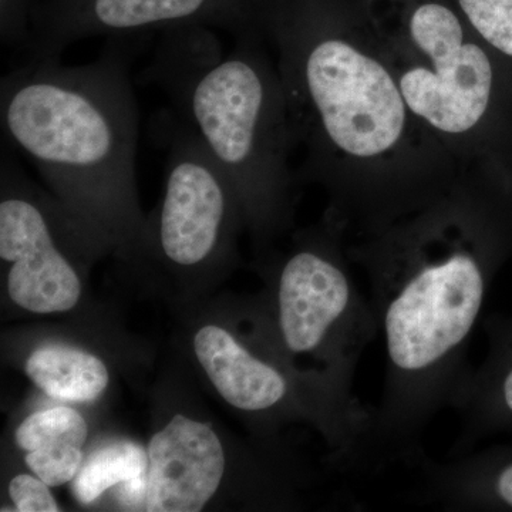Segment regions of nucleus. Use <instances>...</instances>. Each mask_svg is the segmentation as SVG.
Segmentation results:
<instances>
[{
  "instance_id": "nucleus-9",
  "label": "nucleus",
  "mask_w": 512,
  "mask_h": 512,
  "mask_svg": "<svg viewBox=\"0 0 512 512\" xmlns=\"http://www.w3.org/2000/svg\"><path fill=\"white\" fill-rule=\"evenodd\" d=\"M348 303V281L335 265L313 252L292 256L279 282V320L288 349L318 348Z\"/></svg>"
},
{
  "instance_id": "nucleus-13",
  "label": "nucleus",
  "mask_w": 512,
  "mask_h": 512,
  "mask_svg": "<svg viewBox=\"0 0 512 512\" xmlns=\"http://www.w3.org/2000/svg\"><path fill=\"white\" fill-rule=\"evenodd\" d=\"M86 420L72 407L57 406L26 417L15 431V443L20 450L29 451L56 444H86Z\"/></svg>"
},
{
  "instance_id": "nucleus-15",
  "label": "nucleus",
  "mask_w": 512,
  "mask_h": 512,
  "mask_svg": "<svg viewBox=\"0 0 512 512\" xmlns=\"http://www.w3.org/2000/svg\"><path fill=\"white\" fill-rule=\"evenodd\" d=\"M26 466L49 487L70 483L83 466L82 447L56 444L36 448L26 454Z\"/></svg>"
},
{
  "instance_id": "nucleus-1",
  "label": "nucleus",
  "mask_w": 512,
  "mask_h": 512,
  "mask_svg": "<svg viewBox=\"0 0 512 512\" xmlns=\"http://www.w3.org/2000/svg\"><path fill=\"white\" fill-rule=\"evenodd\" d=\"M0 120L9 143L84 227L120 241L137 237L138 114L119 47L82 66L29 60L3 79Z\"/></svg>"
},
{
  "instance_id": "nucleus-2",
  "label": "nucleus",
  "mask_w": 512,
  "mask_h": 512,
  "mask_svg": "<svg viewBox=\"0 0 512 512\" xmlns=\"http://www.w3.org/2000/svg\"><path fill=\"white\" fill-rule=\"evenodd\" d=\"M303 82L326 134L357 157H372L396 144L404 126L403 94L390 74L340 40L312 46Z\"/></svg>"
},
{
  "instance_id": "nucleus-17",
  "label": "nucleus",
  "mask_w": 512,
  "mask_h": 512,
  "mask_svg": "<svg viewBox=\"0 0 512 512\" xmlns=\"http://www.w3.org/2000/svg\"><path fill=\"white\" fill-rule=\"evenodd\" d=\"M2 37L6 43L29 42L25 0H2Z\"/></svg>"
},
{
  "instance_id": "nucleus-12",
  "label": "nucleus",
  "mask_w": 512,
  "mask_h": 512,
  "mask_svg": "<svg viewBox=\"0 0 512 512\" xmlns=\"http://www.w3.org/2000/svg\"><path fill=\"white\" fill-rule=\"evenodd\" d=\"M148 466V453L137 444L116 443L100 448L74 477V498L82 505L93 504L111 487L147 478Z\"/></svg>"
},
{
  "instance_id": "nucleus-14",
  "label": "nucleus",
  "mask_w": 512,
  "mask_h": 512,
  "mask_svg": "<svg viewBox=\"0 0 512 512\" xmlns=\"http://www.w3.org/2000/svg\"><path fill=\"white\" fill-rule=\"evenodd\" d=\"M460 5L487 42L512 56V0H460Z\"/></svg>"
},
{
  "instance_id": "nucleus-10",
  "label": "nucleus",
  "mask_w": 512,
  "mask_h": 512,
  "mask_svg": "<svg viewBox=\"0 0 512 512\" xmlns=\"http://www.w3.org/2000/svg\"><path fill=\"white\" fill-rule=\"evenodd\" d=\"M194 352L222 399L244 412H261L284 399V377L252 356L227 329L205 325L194 338Z\"/></svg>"
},
{
  "instance_id": "nucleus-7",
  "label": "nucleus",
  "mask_w": 512,
  "mask_h": 512,
  "mask_svg": "<svg viewBox=\"0 0 512 512\" xmlns=\"http://www.w3.org/2000/svg\"><path fill=\"white\" fill-rule=\"evenodd\" d=\"M242 0H47L36 15L29 60L60 57L84 37L148 29L232 25Z\"/></svg>"
},
{
  "instance_id": "nucleus-5",
  "label": "nucleus",
  "mask_w": 512,
  "mask_h": 512,
  "mask_svg": "<svg viewBox=\"0 0 512 512\" xmlns=\"http://www.w3.org/2000/svg\"><path fill=\"white\" fill-rule=\"evenodd\" d=\"M483 296V275L466 255L424 269L387 311V346L394 365L421 370L456 348L473 328Z\"/></svg>"
},
{
  "instance_id": "nucleus-18",
  "label": "nucleus",
  "mask_w": 512,
  "mask_h": 512,
  "mask_svg": "<svg viewBox=\"0 0 512 512\" xmlns=\"http://www.w3.org/2000/svg\"><path fill=\"white\" fill-rule=\"evenodd\" d=\"M498 493L501 498L512 507V466L505 468L498 478L497 483Z\"/></svg>"
},
{
  "instance_id": "nucleus-4",
  "label": "nucleus",
  "mask_w": 512,
  "mask_h": 512,
  "mask_svg": "<svg viewBox=\"0 0 512 512\" xmlns=\"http://www.w3.org/2000/svg\"><path fill=\"white\" fill-rule=\"evenodd\" d=\"M0 258L8 268V293L30 313L72 311L82 281L59 241L53 207L30 192L15 161L2 158Z\"/></svg>"
},
{
  "instance_id": "nucleus-11",
  "label": "nucleus",
  "mask_w": 512,
  "mask_h": 512,
  "mask_svg": "<svg viewBox=\"0 0 512 512\" xmlns=\"http://www.w3.org/2000/svg\"><path fill=\"white\" fill-rule=\"evenodd\" d=\"M26 375L47 396L89 403L106 392L110 373L99 356L67 346H43L26 360Z\"/></svg>"
},
{
  "instance_id": "nucleus-19",
  "label": "nucleus",
  "mask_w": 512,
  "mask_h": 512,
  "mask_svg": "<svg viewBox=\"0 0 512 512\" xmlns=\"http://www.w3.org/2000/svg\"><path fill=\"white\" fill-rule=\"evenodd\" d=\"M504 397H505V403H507L508 409H510L512 412V369H511L510 375H508L507 379H505Z\"/></svg>"
},
{
  "instance_id": "nucleus-6",
  "label": "nucleus",
  "mask_w": 512,
  "mask_h": 512,
  "mask_svg": "<svg viewBox=\"0 0 512 512\" xmlns=\"http://www.w3.org/2000/svg\"><path fill=\"white\" fill-rule=\"evenodd\" d=\"M412 36L433 59L436 70L404 74L400 89L407 106L446 133L476 126L490 100L493 70L476 45H463V30L453 12L429 3L416 10Z\"/></svg>"
},
{
  "instance_id": "nucleus-3",
  "label": "nucleus",
  "mask_w": 512,
  "mask_h": 512,
  "mask_svg": "<svg viewBox=\"0 0 512 512\" xmlns=\"http://www.w3.org/2000/svg\"><path fill=\"white\" fill-rule=\"evenodd\" d=\"M237 192L200 137L178 121L168 143L163 200L150 231L164 261L180 269L217 261L227 248Z\"/></svg>"
},
{
  "instance_id": "nucleus-8",
  "label": "nucleus",
  "mask_w": 512,
  "mask_h": 512,
  "mask_svg": "<svg viewBox=\"0 0 512 512\" xmlns=\"http://www.w3.org/2000/svg\"><path fill=\"white\" fill-rule=\"evenodd\" d=\"M148 512H198L225 471L224 447L211 424L175 414L148 444Z\"/></svg>"
},
{
  "instance_id": "nucleus-16",
  "label": "nucleus",
  "mask_w": 512,
  "mask_h": 512,
  "mask_svg": "<svg viewBox=\"0 0 512 512\" xmlns=\"http://www.w3.org/2000/svg\"><path fill=\"white\" fill-rule=\"evenodd\" d=\"M9 495L20 512H59L49 485L39 477L19 474L9 484Z\"/></svg>"
}]
</instances>
